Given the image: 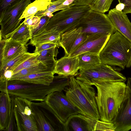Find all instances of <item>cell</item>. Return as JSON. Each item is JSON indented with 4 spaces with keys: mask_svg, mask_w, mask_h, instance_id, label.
Returning a JSON list of instances; mask_svg holds the SVG:
<instances>
[{
    "mask_svg": "<svg viewBox=\"0 0 131 131\" xmlns=\"http://www.w3.org/2000/svg\"><path fill=\"white\" fill-rule=\"evenodd\" d=\"M18 131H38L31 108L32 101L23 98L10 96Z\"/></svg>",
    "mask_w": 131,
    "mask_h": 131,
    "instance_id": "ba28073f",
    "label": "cell"
},
{
    "mask_svg": "<svg viewBox=\"0 0 131 131\" xmlns=\"http://www.w3.org/2000/svg\"><path fill=\"white\" fill-rule=\"evenodd\" d=\"M39 102H31V106L38 131L62 130L63 126L50 107L45 101Z\"/></svg>",
    "mask_w": 131,
    "mask_h": 131,
    "instance_id": "8fae6325",
    "label": "cell"
},
{
    "mask_svg": "<svg viewBox=\"0 0 131 131\" xmlns=\"http://www.w3.org/2000/svg\"><path fill=\"white\" fill-rule=\"evenodd\" d=\"M32 37L30 27L25 24L23 21L20 24L13 34L9 38L18 42L22 45L25 46Z\"/></svg>",
    "mask_w": 131,
    "mask_h": 131,
    "instance_id": "484cf974",
    "label": "cell"
},
{
    "mask_svg": "<svg viewBox=\"0 0 131 131\" xmlns=\"http://www.w3.org/2000/svg\"><path fill=\"white\" fill-rule=\"evenodd\" d=\"M107 15L116 30L131 42V23L126 14L115 8L110 10Z\"/></svg>",
    "mask_w": 131,
    "mask_h": 131,
    "instance_id": "e0dca14e",
    "label": "cell"
},
{
    "mask_svg": "<svg viewBox=\"0 0 131 131\" xmlns=\"http://www.w3.org/2000/svg\"><path fill=\"white\" fill-rule=\"evenodd\" d=\"M79 70L78 56H64L57 60L54 72V74L65 76H75Z\"/></svg>",
    "mask_w": 131,
    "mask_h": 131,
    "instance_id": "ac0fdd59",
    "label": "cell"
},
{
    "mask_svg": "<svg viewBox=\"0 0 131 131\" xmlns=\"http://www.w3.org/2000/svg\"><path fill=\"white\" fill-rule=\"evenodd\" d=\"M52 2L56 1L58 0H51Z\"/></svg>",
    "mask_w": 131,
    "mask_h": 131,
    "instance_id": "ab89813d",
    "label": "cell"
},
{
    "mask_svg": "<svg viewBox=\"0 0 131 131\" xmlns=\"http://www.w3.org/2000/svg\"><path fill=\"white\" fill-rule=\"evenodd\" d=\"M0 130L6 131L10 118L12 102L11 97L6 90L0 91Z\"/></svg>",
    "mask_w": 131,
    "mask_h": 131,
    "instance_id": "d6986e66",
    "label": "cell"
},
{
    "mask_svg": "<svg viewBox=\"0 0 131 131\" xmlns=\"http://www.w3.org/2000/svg\"><path fill=\"white\" fill-rule=\"evenodd\" d=\"M14 74L13 71L8 70L0 72V83L8 81Z\"/></svg>",
    "mask_w": 131,
    "mask_h": 131,
    "instance_id": "836d02e7",
    "label": "cell"
},
{
    "mask_svg": "<svg viewBox=\"0 0 131 131\" xmlns=\"http://www.w3.org/2000/svg\"><path fill=\"white\" fill-rule=\"evenodd\" d=\"M70 77L54 76L49 85L34 84L18 79L8 80L0 84V91L6 90L10 96L14 95L30 101H43L49 93L62 91L69 84Z\"/></svg>",
    "mask_w": 131,
    "mask_h": 131,
    "instance_id": "6da1fadb",
    "label": "cell"
},
{
    "mask_svg": "<svg viewBox=\"0 0 131 131\" xmlns=\"http://www.w3.org/2000/svg\"><path fill=\"white\" fill-rule=\"evenodd\" d=\"M113 0H94L89 6L92 10L104 13L108 11Z\"/></svg>",
    "mask_w": 131,
    "mask_h": 131,
    "instance_id": "f1b7e54d",
    "label": "cell"
},
{
    "mask_svg": "<svg viewBox=\"0 0 131 131\" xmlns=\"http://www.w3.org/2000/svg\"><path fill=\"white\" fill-rule=\"evenodd\" d=\"M54 68L47 67L41 62L28 68L23 69L14 74L9 80H16L30 74L48 72H54Z\"/></svg>",
    "mask_w": 131,
    "mask_h": 131,
    "instance_id": "d4e9b609",
    "label": "cell"
},
{
    "mask_svg": "<svg viewBox=\"0 0 131 131\" xmlns=\"http://www.w3.org/2000/svg\"><path fill=\"white\" fill-rule=\"evenodd\" d=\"M79 71L75 77L90 85L107 81L125 82L127 80L125 76L111 66L102 63L92 69Z\"/></svg>",
    "mask_w": 131,
    "mask_h": 131,
    "instance_id": "52a82bcc",
    "label": "cell"
},
{
    "mask_svg": "<svg viewBox=\"0 0 131 131\" xmlns=\"http://www.w3.org/2000/svg\"><path fill=\"white\" fill-rule=\"evenodd\" d=\"M31 0H18L0 11V39L10 37L20 24L23 12Z\"/></svg>",
    "mask_w": 131,
    "mask_h": 131,
    "instance_id": "8992f818",
    "label": "cell"
},
{
    "mask_svg": "<svg viewBox=\"0 0 131 131\" xmlns=\"http://www.w3.org/2000/svg\"><path fill=\"white\" fill-rule=\"evenodd\" d=\"M93 85L97 90L95 100L100 120L112 123L124 97L126 84L122 81H107Z\"/></svg>",
    "mask_w": 131,
    "mask_h": 131,
    "instance_id": "7a4b0ae2",
    "label": "cell"
},
{
    "mask_svg": "<svg viewBox=\"0 0 131 131\" xmlns=\"http://www.w3.org/2000/svg\"><path fill=\"white\" fill-rule=\"evenodd\" d=\"M77 56L79 70L90 69L101 63L99 54L86 52Z\"/></svg>",
    "mask_w": 131,
    "mask_h": 131,
    "instance_id": "44dd1931",
    "label": "cell"
},
{
    "mask_svg": "<svg viewBox=\"0 0 131 131\" xmlns=\"http://www.w3.org/2000/svg\"><path fill=\"white\" fill-rule=\"evenodd\" d=\"M71 3L70 0H58L52 2L46 10L38 12L35 15L40 18L46 16L51 18L53 15L52 14L54 12L75 5L73 2Z\"/></svg>",
    "mask_w": 131,
    "mask_h": 131,
    "instance_id": "cb8c5ba5",
    "label": "cell"
},
{
    "mask_svg": "<svg viewBox=\"0 0 131 131\" xmlns=\"http://www.w3.org/2000/svg\"><path fill=\"white\" fill-rule=\"evenodd\" d=\"M64 91L71 102L79 110L81 114L97 119L100 116L95 100L94 88L71 76L69 84Z\"/></svg>",
    "mask_w": 131,
    "mask_h": 131,
    "instance_id": "3957f363",
    "label": "cell"
},
{
    "mask_svg": "<svg viewBox=\"0 0 131 131\" xmlns=\"http://www.w3.org/2000/svg\"><path fill=\"white\" fill-rule=\"evenodd\" d=\"M56 47H58L57 45L54 43H46L43 44L35 47L36 48L34 52L35 53H39L43 50Z\"/></svg>",
    "mask_w": 131,
    "mask_h": 131,
    "instance_id": "e575fe53",
    "label": "cell"
},
{
    "mask_svg": "<svg viewBox=\"0 0 131 131\" xmlns=\"http://www.w3.org/2000/svg\"><path fill=\"white\" fill-rule=\"evenodd\" d=\"M81 27L87 35L101 34L110 35L116 31L107 15L91 10L75 28Z\"/></svg>",
    "mask_w": 131,
    "mask_h": 131,
    "instance_id": "9c48e42d",
    "label": "cell"
},
{
    "mask_svg": "<svg viewBox=\"0 0 131 131\" xmlns=\"http://www.w3.org/2000/svg\"><path fill=\"white\" fill-rule=\"evenodd\" d=\"M54 72H48L30 74L17 79L34 84L49 85L53 81Z\"/></svg>",
    "mask_w": 131,
    "mask_h": 131,
    "instance_id": "7402d4cb",
    "label": "cell"
},
{
    "mask_svg": "<svg viewBox=\"0 0 131 131\" xmlns=\"http://www.w3.org/2000/svg\"><path fill=\"white\" fill-rule=\"evenodd\" d=\"M18 0H0V11L5 9L13 2Z\"/></svg>",
    "mask_w": 131,
    "mask_h": 131,
    "instance_id": "8d00e7d4",
    "label": "cell"
},
{
    "mask_svg": "<svg viewBox=\"0 0 131 131\" xmlns=\"http://www.w3.org/2000/svg\"><path fill=\"white\" fill-rule=\"evenodd\" d=\"M119 3L123 4L124 8L123 12L126 14L131 13V0H118Z\"/></svg>",
    "mask_w": 131,
    "mask_h": 131,
    "instance_id": "d590c367",
    "label": "cell"
},
{
    "mask_svg": "<svg viewBox=\"0 0 131 131\" xmlns=\"http://www.w3.org/2000/svg\"><path fill=\"white\" fill-rule=\"evenodd\" d=\"M94 0H74L73 2L75 5H89L91 4Z\"/></svg>",
    "mask_w": 131,
    "mask_h": 131,
    "instance_id": "74e56055",
    "label": "cell"
},
{
    "mask_svg": "<svg viewBox=\"0 0 131 131\" xmlns=\"http://www.w3.org/2000/svg\"><path fill=\"white\" fill-rule=\"evenodd\" d=\"M88 36L82 28L76 27L67 31L61 36L60 47L64 49V56H67L77 49L86 40Z\"/></svg>",
    "mask_w": 131,
    "mask_h": 131,
    "instance_id": "4fadbf2b",
    "label": "cell"
},
{
    "mask_svg": "<svg viewBox=\"0 0 131 131\" xmlns=\"http://www.w3.org/2000/svg\"><path fill=\"white\" fill-rule=\"evenodd\" d=\"M39 55V53H37L36 54L31 57L18 66L13 70L14 74L23 69L36 65L40 62L37 60Z\"/></svg>",
    "mask_w": 131,
    "mask_h": 131,
    "instance_id": "f546056e",
    "label": "cell"
},
{
    "mask_svg": "<svg viewBox=\"0 0 131 131\" xmlns=\"http://www.w3.org/2000/svg\"><path fill=\"white\" fill-rule=\"evenodd\" d=\"M112 123L115 131H128L131 129V78H128L124 98Z\"/></svg>",
    "mask_w": 131,
    "mask_h": 131,
    "instance_id": "7c38bea8",
    "label": "cell"
},
{
    "mask_svg": "<svg viewBox=\"0 0 131 131\" xmlns=\"http://www.w3.org/2000/svg\"><path fill=\"white\" fill-rule=\"evenodd\" d=\"M51 109L60 123L63 126L71 115L81 114L63 91H56L48 94L44 101Z\"/></svg>",
    "mask_w": 131,
    "mask_h": 131,
    "instance_id": "30bf717a",
    "label": "cell"
},
{
    "mask_svg": "<svg viewBox=\"0 0 131 131\" xmlns=\"http://www.w3.org/2000/svg\"><path fill=\"white\" fill-rule=\"evenodd\" d=\"M116 127L114 124L97 120L94 131H115Z\"/></svg>",
    "mask_w": 131,
    "mask_h": 131,
    "instance_id": "1f68e13d",
    "label": "cell"
},
{
    "mask_svg": "<svg viewBox=\"0 0 131 131\" xmlns=\"http://www.w3.org/2000/svg\"><path fill=\"white\" fill-rule=\"evenodd\" d=\"M124 7V5L123 4L119 3L116 6L115 8L118 10L123 11Z\"/></svg>",
    "mask_w": 131,
    "mask_h": 131,
    "instance_id": "f35d334b",
    "label": "cell"
},
{
    "mask_svg": "<svg viewBox=\"0 0 131 131\" xmlns=\"http://www.w3.org/2000/svg\"><path fill=\"white\" fill-rule=\"evenodd\" d=\"M101 63L123 69L131 66V42L117 31L111 35L99 54Z\"/></svg>",
    "mask_w": 131,
    "mask_h": 131,
    "instance_id": "277c9868",
    "label": "cell"
},
{
    "mask_svg": "<svg viewBox=\"0 0 131 131\" xmlns=\"http://www.w3.org/2000/svg\"><path fill=\"white\" fill-rule=\"evenodd\" d=\"M0 69L15 57L25 52V46L9 38L0 40Z\"/></svg>",
    "mask_w": 131,
    "mask_h": 131,
    "instance_id": "5bb4252c",
    "label": "cell"
},
{
    "mask_svg": "<svg viewBox=\"0 0 131 131\" xmlns=\"http://www.w3.org/2000/svg\"><path fill=\"white\" fill-rule=\"evenodd\" d=\"M61 34L54 30H47L46 29L41 32L33 36L30 39V43L37 47L46 43L56 44L58 47H60Z\"/></svg>",
    "mask_w": 131,
    "mask_h": 131,
    "instance_id": "ffe728a7",
    "label": "cell"
},
{
    "mask_svg": "<svg viewBox=\"0 0 131 131\" xmlns=\"http://www.w3.org/2000/svg\"><path fill=\"white\" fill-rule=\"evenodd\" d=\"M57 48L53 47L40 51L37 60L47 67L54 68L57 60L54 57L59 53Z\"/></svg>",
    "mask_w": 131,
    "mask_h": 131,
    "instance_id": "4316f807",
    "label": "cell"
},
{
    "mask_svg": "<svg viewBox=\"0 0 131 131\" xmlns=\"http://www.w3.org/2000/svg\"><path fill=\"white\" fill-rule=\"evenodd\" d=\"M37 53L25 52L15 57L7 62L0 70V72L9 70L13 71L15 68Z\"/></svg>",
    "mask_w": 131,
    "mask_h": 131,
    "instance_id": "83f0119b",
    "label": "cell"
},
{
    "mask_svg": "<svg viewBox=\"0 0 131 131\" xmlns=\"http://www.w3.org/2000/svg\"><path fill=\"white\" fill-rule=\"evenodd\" d=\"M97 119L80 113L70 116L63 125L64 131H94Z\"/></svg>",
    "mask_w": 131,
    "mask_h": 131,
    "instance_id": "2e32d148",
    "label": "cell"
},
{
    "mask_svg": "<svg viewBox=\"0 0 131 131\" xmlns=\"http://www.w3.org/2000/svg\"><path fill=\"white\" fill-rule=\"evenodd\" d=\"M40 18L36 15L32 16L25 19L23 21L25 24L29 26L31 29L37 26L40 21Z\"/></svg>",
    "mask_w": 131,
    "mask_h": 131,
    "instance_id": "d6a6232c",
    "label": "cell"
},
{
    "mask_svg": "<svg viewBox=\"0 0 131 131\" xmlns=\"http://www.w3.org/2000/svg\"><path fill=\"white\" fill-rule=\"evenodd\" d=\"M88 36L86 40L69 56H77L80 54L86 52L99 55L110 35L95 34Z\"/></svg>",
    "mask_w": 131,
    "mask_h": 131,
    "instance_id": "9a60e30c",
    "label": "cell"
},
{
    "mask_svg": "<svg viewBox=\"0 0 131 131\" xmlns=\"http://www.w3.org/2000/svg\"><path fill=\"white\" fill-rule=\"evenodd\" d=\"M50 18L47 16H44L41 18L38 24L35 28H30L32 37L38 34L46 29Z\"/></svg>",
    "mask_w": 131,
    "mask_h": 131,
    "instance_id": "4dcf8cb0",
    "label": "cell"
},
{
    "mask_svg": "<svg viewBox=\"0 0 131 131\" xmlns=\"http://www.w3.org/2000/svg\"><path fill=\"white\" fill-rule=\"evenodd\" d=\"M91 10L90 6L73 5L61 10L50 18L46 30L57 31L62 35L75 28Z\"/></svg>",
    "mask_w": 131,
    "mask_h": 131,
    "instance_id": "5b68a950",
    "label": "cell"
},
{
    "mask_svg": "<svg viewBox=\"0 0 131 131\" xmlns=\"http://www.w3.org/2000/svg\"><path fill=\"white\" fill-rule=\"evenodd\" d=\"M52 3L51 0H36L26 7L20 19L35 15L38 12L46 10Z\"/></svg>",
    "mask_w": 131,
    "mask_h": 131,
    "instance_id": "603a6c76",
    "label": "cell"
}]
</instances>
